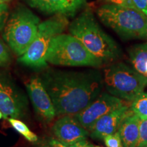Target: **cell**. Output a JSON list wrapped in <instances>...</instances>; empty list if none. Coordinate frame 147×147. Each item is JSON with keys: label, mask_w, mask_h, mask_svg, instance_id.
Returning a JSON list of instances; mask_svg holds the SVG:
<instances>
[{"label": "cell", "mask_w": 147, "mask_h": 147, "mask_svg": "<svg viewBox=\"0 0 147 147\" xmlns=\"http://www.w3.org/2000/svg\"><path fill=\"white\" fill-rule=\"evenodd\" d=\"M97 15L123 38L147 40V16L138 10L108 3L97 10Z\"/></svg>", "instance_id": "obj_3"}, {"label": "cell", "mask_w": 147, "mask_h": 147, "mask_svg": "<svg viewBox=\"0 0 147 147\" xmlns=\"http://www.w3.org/2000/svg\"><path fill=\"white\" fill-rule=\"evenodd\" d=\"M10 1H11V0H0V4H1V3H7Z\"/></svg>", "instance_id": "obj_26"}, {"label": "cell", "mask_w": 147, "mask_h": 147, "mask_svg": "<svg viewBox=\"0 0 147 147\" xmlns=\"http://www.w3.org/2000/svg\"><path fill=\"white\" fill-rule=\"evenodd\" d=\"M119 97L106 93H102L84 109L74 117L88 131L103 116L123 105Z\"/></svg>", "instance_id": "obj_9"}, {"label": "cell", "mask_w": 147, "mask_h": 147, "mask_svg": "<svg viewBox=\"0 0 147 147\" xmlns=\"http://www.w3.org/2000/svg\"><path fill=\"white\" fill-rule=\"evenodd\" d=\"M41 78L59 116L76 115L100 94L104 86L99 71L50 69Z\"/></svg>", "instance_id": "obj_1"}, {"label": "cell", "mask_w": 147, "mask_h": 147, "mask_svg": "<svg viewBox=\"0 0 147 147\" xmlns=\"http://www.w3.org/2000/svg\"><path fill=\"white\" fill-rule=\"evenodd\" d=\"M53 131L60 142L68 147L86 140L89 131L80 125L74 116H63L56 121Z\"/></svg>", "instance_id": "obj_11"}, {"label": "cell", "mask_w": 147, "mask_h": 147, "mask_svg": "<svg viewBox=\"0 0 147 147\" xmlns=\"http://www.w3.org/2000/svg\"><path fill=\"white\" fill-rule=\"evenodd\" d=\"M104 82L111 95L133 102L144 92L147 79L134 68L123 63H117L104 69Z\"/></svg>", "instance_id": "obj_5"}, {"label": "cell", "mask_w": 147, "mask_h": 147, "mask_svg": "<svg viewBox=\"0 0 147 147\" xmlns=\"http://www.w3.org/2000/svg\"><path fill=\"white\" fill-rule=\"evenodd\" d=\"M68 147H93V146L89 142H87L86 140H83L79 141L75 144L70 145Z\"/></svg>", "instance_id": "obj_25"}, {"label": "cell", "mask_w": 147, "mask_h": 147, "mask_svg": "<svg viewBox=\"0 0 147 147\" xmlns=\"http://www.w3.org/2000/svg\"><path fill=\"white\" fill-rule=\"evenodd\" d=\"M28 108L27 97L8 71H0V110L3 118L21 119Z\"/></svg>", "instance_id": "obj_8"}, {"label": "cell", "mask_w": 147, "mask_h": 147, "mask_svg": "<svg viewBox=\"0 0 147 147\" xmlns=\"http://www.w3.org/2000/svg\"><path fill=\"white\" fill-rule=\"evenodd\" d=\"M11 57L8 47L0 39V67H5L10 63Z\"/></svg>", "instance_id": "obj_20"}, {"label": "cell", "mask_w": 147, "mask_h": 147, "mask_svg": "<svg viewBox=\"0 0 147 147\" xmlns=\"http://www.w3.org/2000/svg\"><path fill=\"white\" fill-rule=\"evenodd\" d=\"M40 18L25 8L16 10L7 21L3 38L14 53L21 56L36 38Z\"/></svg>", "instance_id": "obj_7"}, {"label": "cell", "mask_w": 147, "mask_h": 147, "mask_svg": "<svg viewBox=\"0 0 147 147\" xmlns=\"http://www.w3.org/2000/svg\"><path fill=\"white\" fill-rule=\"evenodd\" d=\"M144 147H147V144H146V146H145Z\"/></svg>", "instance_id": "obj_29"}, {"label": "cell", "mask_w": 147, "mask_h": 147, "mask_svg": "<svg viewBox=\"0 0 147 147\" xmlns=\"http://www.w3.org/2000/svg\"><path fill=\"white\" fill-rule=\"evenodd\" d=\"M8 17V6L7 3L0 4V32L4 28Z\"/></svg>", "instance_id": "obj_21"}, {"label": "cell", "mask_w": 147, "mask_h": 147, "mask_svg": "<svg viewBox=\"0 0 147 147\" xmlns=\"http://www.w3.org/2000/svg\"><path fill=\"white\" fill-rule=\"evenodd\" d=\"M131 110L140 119H147V93L143 92L132 102Z\"/></svg>", "instance_id": "obj_17"}, {"label": "cell", "mask_w": 147, "mask_h": 147, "mask_svg": "<svg viewBox=\"0 0 147 147\" xmlns=\"http://www.w3.org/2000/svg\"><path fill=\"white\" fill-rule=\"evenodd\" d=\"M134 5L138 10L147 16V0H131Z\"/></svg>", "instance_id": "obj_23"}, {"label": "cell", "mask_w": 147, "mask_h": 147, "mask_svg": "<svg viewBox=\"0 0 147 147\" xmlns=\"http://www.w3.org/2000/svg\"><path fill=\"white\" fill-rule=\"evenodd\" d=\"M8 121L12 127L18 134L23 136L29 142H36L38 141V136L29 129L27 125L24 123L23 121L16 118H8Z\"/></svg>", "instance_id": "obj_16"}, {"label": "cell", "mask_w": 147, "mask_h": 147, "mask_svg": "<svg viewBox=\"0 0 147 147\" xmlns=\"http://www.w3.org/2000/svg\"><path fill=\"white\" fill-rule=\"evenodd\" d=\"M109 4H113L118 6L136 9L131 0H105ZM137 10V9H136Z\"/></svg>", "instance_id": "obj_22"}, {"label": "cell", "mask_w": 147, "mask_h": 147, "mask_svg": "<svg viewBox=\"0 0 147 147\" xmlns=\"http://www.w3.org/2000/svg\"><path fill=\"white\" fill-rule=\"evenodd\" d=\"M26 88L36 115L44 122H51L57 115L56 112L41 76H32L26 83Z\"/></svg>", "instance_id": "obj_10"}, {"label": "cell", "mask_w": 147, "mask_h": 147, "mask_svg": "<svg viewBox=\"0 0 147 147\" xmlns=\"http://www.w3.org/2000/svg\"><path fill=\"white\" fill-rule=\"evenodd\" d=\"M103 140L104 141V143L107 147H124L118 131L106 136Z\"/></svg>", "instance_id": "obj_19"}, {"label": "cell", "mask_w": 147, "mask_h": 147, "mask_svg": "<svg viewBox=\"0 0 147 147\" xmlns=\"http://www.w3.org/2000/svg\"><path fill=\"white\" fill-rule=\"evenodd\" d=\"M129 112L128 106L123 104L103 116L89 130L91 132V137L93 139L103 140L106 136L117 132L123 120Z\"/></svg>", "instance_id": "obj_12"}, {"label": "cell", "mask_w": 147, "mask_h": 147, "mask_svg": "<svg viewBox=\"0 0 147 147\" xmlns=\"http://www.w3.org/2000/svg\"><path fill=\"white\" fill-rule=\"evenodd\" d=\"M93 147H101V146H93Z\"/></svg>", "instance_id": "obj_28"}, {"label": "cell", "mask_w": 147, "mask_h": 147, "mask_svg": "<svg viewBox=\"0 0 147 147\" xmlns=\"http://www.w3.org/2000/svg\"><path fill=\"white\" fill-rule=\"evenodd\" d=\"M138 116L131 110L123 120L118 130L124 147H136L139 139Z\"/></svg>", "instance_id": "obj_14"}, {"label": "cell", "mask_w": 147, "mask_h": 147, "mask_svg": "<svg viewBox=\"0 0 147 147\" xmlns=\"http://www.w3.org/2000/svg\"><path fill=\"white\" fill-rule=\"evenodd\" d=\"M2 118H3V114H2V113H1V110H0V120H1V119H2Z\"/></svg>", "instance_id": "obj_27"}, {"label": "cell", "mask_w": 147, "mask_h": 147, "mask_svg": "<svg viewBox=\"0 0 147 147\" xmlns=\"http://www.w3.org/2000/svg\"><path fill=\"white\" fill-rule=\"evenodd\" d=\"M47 63L56 65L100 67L103 63L71 34H61L51 40L47 55Z\"/></svg>", "instance_id": "obj_4"}, {"label": "cell", "mask_w": 147, "mask_h": 147, "mask_svg": "<svg viewBox=\"0 0 147 147\" xmlns=\"http://www.w3.org/2000/svg\"><path fill=\"white\" fill-rule=\"evenodd\" d=\"M129 55L134 68L147 79V42L130 48Z\"/></svg>", "instance_id": "obj_15"}, {"label": "cell", "mask_w": 147, "mask_h": 147, "mask_svg": "<svg viewBox=\"0 0 147 147\" xmlns=\"http://www.w3.org/2000/svg\"><path fill=\"white\" fill-rule=\"evenodd\" d=\"M69 32L103 64L121 57V51L117 42L102 30L90 11L75 18L69 25Z\"/></svg>", "instance_id": "obj_2"}, {"label": "cell", "mask_w": 147, "mask_h": 147, "mask_svg": "<svg viewBox=\"0 0 147 147\" xmlns=\"http://www.w3.org/2000/svg\"><path fill=\"white\" fill-rule=\"evenodd\" d=\"M147 144V119H140L139 139L136 147H144Z\"/></svg>", "instance_id": "obj_18"}, {"label": "cell", "mask_w": 147, "mask_h": 147, "mask_svg": "<svg viewBox=\"0 0 147 147\" xmlns=\"http://www.w3.org/2000/svg\"><path fill=\"white\" fill-rule=\"evenodd\" d=\"M31 6L48 14L74 15L85 0H27Z\"/></svg>", "instance_id": "obj_13"}, {"label": "cell", "mask_w": 147, "mask_h": 147, "mask_svg": "<svg viewBox=\"0 0 147 147\" xmlns=\"http://www.w3.org/2000/svg\"><path fill=\"white\" fill-rule=\"evenodd\" d=\"M68 25L67 17L56 14L40 23L36 36L28 49L18 61L27 67L42 69L48 66L46 55L51 40L63 32Z\"/></svg>", "instance_id": "obj_6"}, {"label": "cell", "mask_w": 147, "mask_h": 147, "mask_svg": "<svg viewBox=\"0 0 147 147\" xmlns=\"http://www.w3.org/2000/svg\"><path fill=\"white\" fill-rule=\"evenodd\" d=\"M40 147H67L61 142H60L58 140L49 139L47 141L42 144Z\"/></svg>", "instance_id": "obj_24"}]
</instances>
